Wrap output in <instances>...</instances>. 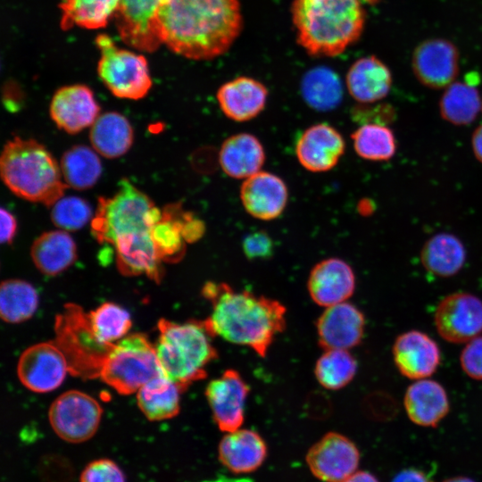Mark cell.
<instances>
[{
  "instance_id": "46",
  "label": "cell",
  "mask_w": 482,
  "mask_h": 482,
  "mask_svg": "<svg viewBox=\"0 0 482 482\" xmlns=\"http://www.w3.org/2000/svg\"><path fill=\"white\" fill-rule=\"evenodd\" d=\"M1 242L3 244H11L15 237L17 230V221L15 217L4 208H1Z\"/></svg>"
},
{
  "instance_id": "16",
  "label": "cell",
  "mask_w": 482,
  "mask_h": 482,
  "mask_svg": "<svg viewBox=\"0 0 482 482\" xmlns=\"http://www.w3.org/2000/svg\"><path fill=\"white\" fill-rule=\"evenodd\" d=\"M459 51L456 46L440 37L429 38L419 44L411 58L412 71L417 79L424 86L445 88L459 72Z\"/></svg>"
},
{
  "instance_id": "26",
  "label": "cell",
  "mask_w": 482,
  "mask_h": 482,
  "mask_svg": "<svg viewBox=\"0 0 482 482\" xmlns=\"http://www.w3.org/2000/svg\"><path fill=\"white\" fill-rule=\"evenodd\" d=\"M345 84L349 94L360 104H373L385 98L392 86L389 68L374 55L355 61L349 68Z\"/></svg>"
},
{
  "instance_id": "32",
  "label": "cell",
  "mask_w": 482,
  "mask_h": 482,
  "mask_svg": "<svg viewBox=\"0 0 482 482\" xmlns=\"http://www.w3.org/2000/svg\"><path fill=\"white\" fill-rule=\"evenodd\" d=\"M301 94L309 107L319 112H328L340 104L343 87L334 71L327 67H316L303 77Z\"/></svg>"
},
{
  "instance_id": "24",
  "label": "cell",
  "mask_w": 482,
  "mask_h": 482,
  "mask_svg": "<svg viewBox=\"0 0 482 482\" xmlns=\"http://www.w3.org/2000/svg\"><path fill=\"white\" fill-rule=\"evenodd\" d=\"M216 97L225 116L234 121L244 122L263 111L268 90L259 80L242 76L222 84Z\"/></svg>"
},
{
  "instance_id": "15",
  "label": "cell",
  "mask_w": 482,
  "mask_h": 482,
  "mask_svg": "<svg viewBox=\"0 0 482 482\" xmlns=\"http://www.w3.org/2000/svg\"><path fill=\"white\" fill-rule=\"evenodd\" d=\"M248 394V385L232 369L226 370L220 377L209 382L205 396L220 430L228 433L241 428L245 420Z\"/></svg>"
},
{
  "instance_id": "44",
  "label": "cell",
  "mask_w": 482,
  "mask_h": 482,
  "mask_svg": "<svg viewBox=\"0 0 482 482\" xmlns=\"http://www.w3.org/2000/svg\"><path fill=\"white\" fill-rule=\"evenodd\" d=\"M462 370L471 378L482 380V337H476L467 343L461 353Z\"/></svg>"
},
{
  "instance_id": "43",
  "label": "cell",
  "mask_w": 482,
  "mask_h": 482,
  "mask_svg": "<svg viewBox=\"0 0 482 482\" xmlns=\"http://www.w3.org/2000/svg\"><path fill=\"white\" fill-rule=\"evenodd\" d=\"M242 249L249 260H265L272 256L274 243L266 231L256 230L243 238Z\"/></svg>"
},
{
  "instance_id": "45",
  "label": "cell",
  "mask_w": 482,
  "mask_h": 482,
  "mask_svg": "<svg viewBox=\"0 0 482 482\" xmlns=\"http://www.w3.org/2000/svg\"><path fill=\"white\" fill-rule=\"evenodd\" d=\"M204 231V223L195 218L192 213H188L182 230L185 241L187 243H194L203 237Z\"/></svg>"
},
{
  "instance_id": "48",
  "label": "cell",
  "mask_w": 482,
  "mask_h": 482,
  "mask_svg": "<svg viewBox=\"0 0 482 482\" xmlns=\"http://www.w3.org/2000/svg\"><path fill=\"white\" fill-rule=\"evenodd\" d=\"M471 145L476 158L482 162V125L474 131Z\"/></svg>"
},
{
  "instance_id": "35",
  "label": "cell",
  "mask_w": 482,
  "mask_h": 482,
  "mask_svg": "<svg viewBox=\"0 0 482 482\" xmlns=\"http://www.w3.org/2000/svg\"><path fill=\"white\" fill-rule=\"evenodd\" d=\"M482 101L478 89L470 83L453 82L439 102L442 118L454 125H468L477 117Z\"/></svg>"
},
{
  "instance_id": "17",
  "label": "cell",
  "mask_w": 482,
  "mask_h": 482,
  "mask_svg": "<svg viewBox=\"0 0 482 482\" xmlns=\"http://www.w3.org/2000/svg\"><path fill=\"white\" fill-rule=\"evenodd\" d=\"M364 329L363 313L347 302L326 307L316 321L318 342L324 350H349L358 345Z\"/></svg>"
},
{
  "instance_id": "30",
  "label": "cell",
  "mask_w": 482,
  "mask_h": 482,
  "mask_svg": "<svg viewBox=\"0 0 482 482\" xmlns=\"http://www.w3.org/2000/svg\"><path fill=\"white\" fill-rule=\"evenodd\" d=\"M420 260L430 273L448 278L458 273L466 261V250L462 242L450 233H438L431 237L422 246Z\"/></svg>"
},
{
  "instance_id": "7",
  "label": "cell",
  "mask_w": 482,
  "mask_h": 482,
  "mask_svg": "<svg viewBox=\"0 0 482 482\" xmlns=\"http://www.w3.org/2000/svg\"><path fill=\"white\" fill-rule=\"evenodd\" d=\"M55 344L64 354L69 372L82 378L100 377L103 365L114 344L101 343L94 335L87 314L69 303L56 316Z\"/></svg>"
},
{
  "instance_id": "8",
  "label": "cell",
  "mask_w": 482,
  "mask_h": 482,
  "mask_svg": "<svg viewBox=\"0 0 482 482\" xmlns=\"http://www.w3.org/2000/svg\"><path fill=\"white\" fill-rule=\"evenodd\" d=\"M161 375L155 347L145 335L137 333L113 345L99 378L118 393L129 395Z\"/></svg>"
},
{
  "instance_id": "25",
  "label": "cell",
  "mask_w": 482,
  "mask_h": 482,
  "mask_svg": "<svg viewBox=\"0 0 482 482\" xmlns=\"http://www.w3.org/2000/svg\"><path fill=\"white\" fill-rule=\"evenodd\" d=\"M403 405L409 419L422 427H436L450 410L444 386L426 378L418 379L407 388Z\"/></svg>"
},
{
  "instance_id": "14",
  "label": "cell",
  "mask_w": 482,
  "mask_h": 482,
  "mask_svg": "<svg viewBox=\"0 0 482 482\" xmlns=\"http://www.w3.org/2000/svg\"><path fill=\"white\" fill-rule=\"evenodd\" d=\"M69 372L66 358L55 342H43L27 348L21 355L17 374L22 385L36 393L54 390Z\"/></svg>"
},
{
  "instance_id": "51",
  "label": "cell",
  "mask_w": 482,
  "mask_h": 482,
  "mask_svg": "<svg viewBox=\"0 0 482 482\" xmlns=\"http://www.w3.org/2000/svg\"><path fill=\"white\" fill-rule=\"evenodd\" d=\"M444 482H475V481L466 477H456V478L446 479Z\"/></svg>"
},
{
  "instance_id": "19",
  "label": "cell",
  "mask_w": 482,
  "mask_h": 482,
  "mask_svg": "<svg viewBox=\"0 0 482 482\" xmlns=\"http://www.w3.org/2000/svg\"><path fill=\"white\" fill-rule=\"evenodd\" d=\"M345 143L337 129L327 123L307 128L295 144L299 163L312 172L333 169L344 154Z\"/></svg>"
},
{
  "instance_id": "1",
  "label": "cell",
  "mask_w": 482,
  "mask_h": 482,
  "mask_svg": "<svg viewBox=\"0 0 482 482\" xmlns=\"http://www.w3.org/2000/svg\"><path fill=\"white\" fill-rule=\"evenodd\" d=\"M150 197L126 179L111 197H100L91 220L94 237L114 249L120 271L161 278L162 261L154 242V229L162 218Z\"/></svg>"
},
{
  "instance_id": "12",
  "label": "cell",
  "mask_w": 482,
  "mask_h": 482,
  "mask_svg": "<svg viewBox=\"0 0 482 482\" xmlns=\"http://www.w3.org/2000/svg\"><path fill=\"white\" fill-rule=\"evenodd\" d=\"M165 0H119L114 13L120 38L129 46L154 52L162 44L158 14Z\"/></svg>"
},
{
  "instance_id": "47",
  "label": "cell",
  "mask_w": 482,
  "mask_h": 482,
  "mask_svg": "<svg viewBox=\"0 0 482 482\" xmlns=\"http://www.w3.org/2000/svg\"><path fill=\"white\" fill-rule=\"evenodd\" d=\"M392 482H433L422 470L409 468L401 470L393 478Z\"/></svg>"
},
{
  "instance_id": "28",
  "label": "cell",
  "mask_w": 482,
  "mask_h": 482,
  "mask_svg": "<svg viewBox=\"0 0 482 482\" xmlns=\"http://www.w3.org/2000/svg\"><path fill=\"white\" fill-rule=\"evenodd\" d=\"M35 266L46 275H57L74 263L77 247L70 234L62 229L41 234L30 248Z\"/></svg>"
},
{
  "instance_id": "34",
  "label": "cell",
  "mask_w": 482,
  "mask_h": 482,
  "mask_svg": "<svg viewBox=\"0 0 482 482\" xmlns=\"http://www.w3.org/2000/svg\"><path fill=\"white\" fill-rule=\"evenodd\" d=\"M119 0H62L61 28L67 30L74 26L100 29L114 16Z\"/></svg>"
},
{
  "instance_id": "52",
  "label": "cell",
  "mask_w": 482,
  "mask_h": 482,
  "mask_svg": "<svg viewBox=\"0 0 482 482\" xmlns=\"http://www.w3.org/2000/svg\"><path fill=\"white\" fill-rule=\"evenodd\" d=\"M482 108V107H481Z\"/></svg>"
},
{
  "instance_id": "2",
  "label": "cell",
  "mask_w": 482,
  "mask_h": 482,
  "mask_svg": "<svg viewBox=\"0 0 482 482\" xmlns=\"http://www.w3.org/2000/svg\"><path fill=\"white\" fill-rule=\"evenodd\" d=\"M162 42L192 60L225 54L242 30L238 0H165L158 14Z\"/></svg>"
},
{
  "instance_id": "33",
  "label": "cell",
  "mask_w": 482,
  "mask_h": 482,
  "mask_svg": "<svg viewBox=\"0 0 482 482\" xmlns=\"http://www.w3.org/2000/svg\"><path fill=\"white\" fill-rule=\"evenodd\" d=\"M60 168L68 187L77 190L92 187L102 173V163L95 149L74 145L62 156Z\"/></svg>"
},
{
  "instance_id": "42",
  "label": "cell",
  "mask_w": 482,
  "mask_h": 482,
  "mask_svg": "<svg viewBox=\"0 0 482 482\" xmlns=\"http://www.w3.org/2000/svg\"><path fill=\"white\" fill-rule=\"evenodd\" d=\"M361 104L355 106L351 112L353 120L362 125L368 123L386 125L394 120L395 112L393 106L386 104Z\"/></svg>"
},
{
  "instance_id": "22",
  "label": "cell",
  "mask_w": 482,
  "mask_h": 482,
  "mask_svg": "<svg viewBox=\"0 0 482 482\" xmlns=\"http://www.w3.org/2000/svg\"><path fill=\"white\" fill-rule=\"evenodd\" d=\"M240 199L251 216L262 220H271L284 212L288 190L281 178L260 170L244 180L240 188Z\"/></svg>"
},
{
  "instance_id": "29",
  "label": "cell",
  "mask_w": 482,
  "mask_h": 482,
  "mask_svg": "<svg viewBox=\"0 0 482 482\" xmlns=\"http://www.w3.org/2000/svg\"><path fill=\"white\" fill-rule=\"evenodd\" d=\"M134 133L129 120L116 112L100 114L90 127L89 139L98 154L118 158L133 144Z\"/></svg>"
},
{
  "instance_id": "37",
  "label": "cell",
  "mask_w": 482,
  "mask_h": 482,
  "mask_svg": "<svg viewBox=\"0 0 482 482\" xmlns=\"http://www.w3.org/2000/svg\"><path fill=\"white\" fill-rule=\"evenodd\" d=\"M357 372V362L348 350L328 349L317 360L314 375L324 388L338 390L347 386Z\"/></svg>"
},
{
  "instance_id": "5",
  "label": "cell",
  "mask_w": 482,
  "mask_h": 482,
  "mask_svg": "<svg viewBox=\"0 0 482 482\" xmlns=\"http://www.w3.org/2000/svg\"><path fill=\"white\" fill-rule=\"evenodd\" d=\"M0 174L14 195L46 206L62 197L68 187L54 155L34 139L15 137L4 145Z\"/></svg>"
},
{
  "instance_id": "9",
  "label": "cell",
  "mask_w": 482,
  "mask_h": 482,
  "mask_svg": "<svg viewBox=\"0 0 482 482\" xmlns=\"http://www.w3.org/2000/svg\"><path fill=\"white\" fill-rule=\"evenodd\" d=\"M96 44L101 54L98 75L112 94L130 100L145 97L152 87L145 58L119 48L108 35H99Z\"/></svg>"
},
{
  "instance_id": "3",
  "label": "cell",
  "mask_w": 482,
  "mask_h": 482,
  "mask_svg": "<svg viewBox=\"0 0 482 482\" xmlns=\"http://www.w3.org/2000/svg\"><path fill=\"white\" fill-rule=\"evenodd\" d=\"M202 294L212 303V312L203 322L212 337L247 346L265 357L286 328L287 310L278 300L235 290L222 282H208Z\"/></svg>"
},
{
  "instance_id": "27",
  "label": "cell",
  "mask_w": 482,
  "mask_h": 482,
  "mask_svg": "<svg viewBox=\"0 0 482 482\" xmlns=\"http://www.w3.org/2000/svg\"><path fill=\"white\" fill-rule=\"evenodd\" d=\"M265 161L264 148L260 140L249 133L228 137L219 152L222 170L233 179H247L259 172Z\"/></svg>"
},
{
  "instance_id": "40",
  "label": "cell",
  "mask_w": 482,
  "mask_h": 482,
  "mask_svg": "<svg viewBox=\"0 0 482 482\" xmlns=\"http://www.w3.org/2000/svg\"><path fill=\"white\" fill-rule=\"evenodd\" d=\"M51 207L53 223L65 231L82 229L94 216L89 204L78 196H62Z\"/></svg>"
},
{
  "instance_id": "36",
  "label": "cell",
  "mask_w": 482,
  "mask_h": 482,
  "mask_svg": "<svg viewBox=\"0 0 482 482\" xmlns=\"http://www.w3.org/2000/svg\"><path fill=\"white\" fill-rule=\"evenodd\" d=\"M38 294L36 288L22 279H6L0 288V315L9 323L29 320L37 311Z\"/></svg>"
},
{
  "instance_id": "50",
  "label": "cell",
  "mask_w": 482,
  "mask_h": 482,
  "mask_svg": "<svg viewBox=\"0 0 482 482\" xmlns=\"http://www.w3.org/2000/svg\"><path fill=\"white\" fill-rule=\"evenodd\" d=\"M204 482H253V481L246 478L231 479V478H220L216 480L204 481Z\"/></svg>"
},
{
  "instance_id": "38",
  "label": "cell",
  "mask_w": 482,
  "mask_h": 482,
  "mask_svg": "<svg viewBox=\"0 0 482 482\" xmlns=\"http://www.w3.org/2000/svg\"><path fill=\"white\" fill-rule=\"evenodd\" d=\"M352 139L355 153L365 160L387 161L396 151L395 134L386 125L362 124L352 134Z\"/></svg>"
},
{
  "instance_id": "18",
  "label": "cell",
  "mask_w": 482,
  "mask_h": 482,
  "mask_svg": "<svg viewBox=\"0 0 482 482\" xmlns=\"http://www.w3.org/2000/svg\"><path fill=\"white\" fill-rule=\"evenodd\" d=\"M49 111L55 125L69 134L91 127L100 115L93 92L80 84L60 87L52 97Z\"/></svg>"
},
{
  "instance_id": "31",
  "label": "cell",
  "mask_w": 482,
  "mask_h": 482,
  "mask_svg": "<svg viewBox=\"0 0 482 482\" xmlns=\"http://www.w3.org/2000/svg\"><path fill=\"white\" fill-rule=\"evenodd\" d=\"M181 387L163 375L154 378L137 392V404L151 421L171 419L180 409Z\"/></svg>"
},
{
  "instance_id": "20",
  "label": "cell",
  "mask_w": 482,
  "mask_h": 482,
  "mask_svg": "<svg viewBox=\"0 0 482 482\" xmlns=\"http://www.w3.org/2000/svg\"><path fill=\"white\" fill-rule=\"evenodd\" d=\"M392 353L399 372L416 380L434 374L441 360L437 344L419 330H410L399 335L394 342Z\"/></svg>"
},
{
  "instance_id": "39",
  "label": "cell",
  "mask_w": 482,
  "mask_h": 482,
  "mask_svg": "<svg viewBox=\"0 0 482 482\" xmlns=\"http://www.w3.org/2000/svg\"><path fill=\"white\" fill-rule=\"evenodd\" d=\"M87 317L94 335L103 344H115L126 337L131 327L129 312L113 303L101 304Z\"/></svg>"
},
{
  "instance_id": "41",
  "label": "cell",
  "mask_w": 482,
  "mask_h": 482,
  "mask_svg": "<svg viewBox=\"0 0 482 482\" xmlns=\"http://www.w3.org/2000/svg\"><path fill=\"white\" fill-rule=\"evenodd\" d=\"M79 482H126V477L114 461L100 458L85 466L80 473Z\"/></svg>"
},
{
  "instance_id": "21",
  "label": "cell",
  "mask_w": 482,
  "mask_h": 482,
  "mask_svg": "<svg viewBox=\"0 0 482 482\" xmlns=\"http://www.w3.org/2000/svg\"><path fill=\"white\" fill-rule=\"evenodd\" d=\"M307 289L312 300L321 307L346 302L355 289L353 270L339 258L324 259L312 269Z\"/></svg>"
},
{
  "instance_id": "10",
  "label": "cell",
  "mask_w": 482,
  "mask_h": 482,
  "mask_svg": "<svg viewBox=\"0 0 482 482\" xmlns=\"http://www.w3.org/2000/svg\"><path fill=\"white\" fill-rule=\"evenodd\" d=\"M102 415L103 409L95 398L81 391L70 390L52 403L48 419L60 438L79 444L95 436Z\"/></svg>"
},
{
  "instance_id": "6",
  "label": "cell",
  "mask_w": 482,
  "mask_h": 482,
  "mask_svg": "<svg viewBox=\"0 0 482 482\" xmlns=\"http://www.w3.org/2000/svg\"><path fill=\"white\" fill-rule=\"evenodd\" d=\"M155 345L157 359L164 377L185 390L191 383L206 377V367L218 357L212 336L203 321L158 322Z\"/></svg>"
},
{
  "instance_id": "49",
  "label": "cell",
  "mask_w": 482,
  "mask_h": 482,
  "mask_svg": "<svg viewBox=\"0 0 482 482\" xmlns=\"http://www.w3.org/2000/svg\"><path fill=\"white\" fill-rule=\"evenodd\" d=\"M343 482H379L378 478L368 471H357L353 473L350 477L345 479Z\"/></svg>"
},
{
  "instance_id": "23",
  "label": "cell",
  "mask_w": 482,
  "mask_h": 482,
  "mask_svg": "<svg viewBox=\"0 0 482 482\" xmlns=\"http://www.w3.org/2000/svg\"><path fill=\"white\" fill-rule=\"evenodd\" d=\"M268 455V446L254 430L238 428L228 432L218 446V458L230 472L245 474L258 470Z\"/></svg>"
},
{
  "instance_id": "4",
  "label": "cell",
  "mask_w": 482,
  "mask_h": 482,
  "mask_svg": "<svg viewBox=\"0 0 482 482\" xmlns=\"http://www.w3.org/2000/svg\"><path fill=\"white\" fill-rule=\"evenodd\" d=\"M291 14L297 43L313 56L341 54L365 24L360 0H294Z\"/></svg>"
},
{
  "instance_id": "13",
  "label": "cell",
  "mask_w": 482,
  "mask_h": 482,
  "mask_svg": "<svg viewBox=\"0 0 482 482\" xmlns=\"http://www.w3.org/2000/svg\"><path fill=\"white\" fill-rule=\"evenodd\" d=\"M435 325L447 342L470 341L482 332V300L466 292L446 295L435 312Z\"/></svg>"
},
{
  "instance_id": "11",
  "label": "cell",
  "mask_w": 482,
  "mask_h": 482,
  "mask_svg": "<svg viewBox=\"0 0 482 482\" xmlns=\"http://www.w3.org/2000/svg\"><path fill=\"white\" fill-rule=\"evenodd\" d=\"M306 463L312 474L323 482H343L355 472L360 452L347 436L328 432L307 452Z\"/></svg>"
}]
</instances>
